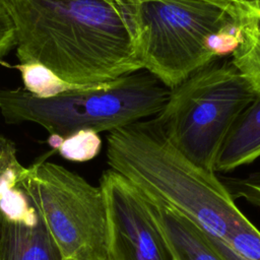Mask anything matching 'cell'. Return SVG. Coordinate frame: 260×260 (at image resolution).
<instances>
[{"instance_id":"obj_1","label":"cell","mask_w":260,"mask_h":260,"mask_svg":"<svg viewBox=\"0 0 260 260\" xmlns=\"http://www.w3.org/2000/svg\"><path fill=\"white\" fill-rule=\"evenodd\" d=\"M20 63L95 85L142 70L123 0H5Z\"/></svg>"},{"instance_id":"obj_2","label":"cell","mask_w":260,"mask_h":260,"mask_svg":"<svg viewBox=\"0 0 260 260\" xmlns=\"http://www.w3.org/2000/svg\"><path fill=\"white\" fill-rule=\"evenodd\" d=\"M107 160L147 200L183 214L221 242L248 219L215 173L182 154L153 117L110 131Z\"/></svg>"},{"instance_id":"obj_3","label":"cell","mask_w":260,"mask_h":260,"mask_svg":"<svg viewBox=\"0 0 260 260\" xmlns=\"http://www.w3.org/2000/svg\"><path fill=\"white\" fill-rule=\"evenodd\" d=\"M171 89L146 70L109 82L49 99L24 87L0 90V111L6 123L32 122L51 136L65 138L89 129L113 131L154 117L166 105Z\"/></svg>"},{"instance_id":"obj_4","label":"cell","mask_w":260,"mask_h":260,"mask_svg":"<svg viewBox=\"0 0 260 260\" xmlns=\"http://www.w3.org/2000/svg\"><path fill=\"white\" fill-rule=\"evenodd\" d=\"M218 59L172 88L162 110L153 117L182 154L214 173L231 126L256 95L232 61Z\"/></svg>"},{"instance_id":"obj_5","label":"cell","mask_w":260,"mask_h":260,"mask_svg":"<svg viewBox=\"0 0 260 260\" xmlns=\"http://www.w3.org/2000/svg\"><path fill=\"white\" fill-rule=\"evenodd\" d=\"M142 69L172 89L214 60L206 38L236 17L204 0H123Z\"/></svg>"},{"instance_id":"obj_6","label":"cell","mask_w":260,"mask_h":260,"mask_svg":"<svg viewBox=\"0 0 260 260\" xmlns=\"http://www.w3.org/2000/svg\"><path fill=\"white\" fill-rule=\"evenodd\" d=\"M62 260H107L108 222L101 187L62 166L40 160L18 184Z\"/></svg>"},{"instance_id":"obj_7","label":"cell","mask_w":260,"mask_h":260,"mask_svg":"<svg viewBox=\"0 0 260 260\" xmlns=\"http://www.w3.org/2000/svg\"><path fill=\"white\" fill-rule=\"evenodd\" d=\"M107 222V260H173L150 202L123 176L103 173Z\"/></svg>"},{"instance_id":"obj_8","label":"cell","mask_w":260,"mask_h":260,"mask_svg":"<svg viewBox=\"0 0 260 260\" xmlns=\"http://www.w3.org/2000/svg\"><path fill=\"white\" fill-rule=\"evenodd\" d=\"M149 202L173 260H226L211 237L192 220L169 207Z\"/></svg>"},{"instance_id":"obj_9","label":"cell","mask_w":260,"mask_h":260,"mask_svg":"<svg viewBox=\"0 0 260 260\" xmlns=\"http://www.w3.org/2000/svg\"><path fill=\"white\" fill-rule=\"evenodd\" d=\"M260 157V93L240 113L218 152L215 172H231Z\"/></svg>"},{"instance_id":"obj_10","label":"cell","mask_w":260,"mask_h":260,"mask_svg":"<svg viewBox=\"0 0 260 260\" xmlns=\"http://www.w3.org/2000/svg\"><path fill=\"white\" fill-rule=\"evenodd\" d=\"M236 18L243 39L231 61L253 90L260 93V0H240Z\"/></svg>"},{"instance_id":"obj_11","label":"cell","mask_w":260,"mask_h":260,"mask_svg":"<svg viewBox=\"0 0 260 260\" xmlns=\"http://www.w3.org/2000/svg\"><path fill=\"white\" fill-rule=\"evenodd\" d=\"M1 247L2 260H62L59 250L41 222L26 226L7 222L2 217Z\"/></svg>"},{"instance_id":"obj_12","label":"cell","mask_w":260,"mask_h":260,"mask_svg":"<svg viewBox=\"0 0 260 260\" xmlns=\"http://www.w3.org/2000/svg\"><path fill=\"white\" fill-rule=\"evenodd\" d=\"M15 68L20 72L24 88L32 95L40 99L54 98L93 86L66 82L51 69L40 63H19Z\"/></svg>"},{"instance_id":"obj_13","label":"cell","mask_w":260,"mask_h":260,"mask_svg":"<svg viewBox=\"0 0 260 260\" xmlns=\"http://www.w3.org/2000/svg\"><path fill=\"white\" fill-rule=\"evenodd\" d=\"M49 143L58 149L62 157L76 162L94 158L102 148V139L99 133L89 129L76 131L63 139L51 136Z\"/></svg>"},{"instance_id":"obj_14","label":"cell","mask_w":260,"mask_h":260,"mask_svg":"<svg viewBox=\"0 0 260 260\" xmlns=\"http://www.w3.org/2000/svg\"><path fill=\"white\" fill-rule=\"evenodd\" d=\"M0 214L10 223L35 226L40 222L29 199L18 186L9 189L0 197Z\"/></svg>"},{"instance_id":"obj_15","label":"cell","mask_w":260,"mask_h":260,"mask_svg":"<svg viewBox=\"0 0 260 260\" xmlns=\"http://www.w3.org/2000/svg\"><path fill=\"white\" fill-rule=\"evenodd\" d=\"M242 28L237 18L229 21L209 35L205 40V48L214 59L232 55L242 43Z\"/></svg>"},{"instance_id":"obj_16","label":"cell","mask_w":260,"mask_h":260,"mask_svg":"<svg viewBox=\"0 0 260 260\" xmlns=\"http://www.w3.org/2000/svg\"><path fill=\"white\" fill-rule=\"evenodd\" d=\"M224 243L249 260H260V232L249 219L234 230Z\"/></svg>"},{"instance_id":"obj_17","label":"cell","mask_w":260,"mask_h":260,"mask_svg":"<svg viewBox=\"0 0 260 260\" xmlns=\"http://www.w3.org/2000/svg\"><path fill=\"white\" fill-rule=\"evenodd\" d=\"M230 192L235 197H241L260 207V172L252 173L245 178L233 180Z\"/></svg>"},{"instance_id":"obj_18","label":"cell","mask_w":260,"mask_h":260,"mask_svg":"<svg viewBox=\"0 0 260 260\" xmlns=\"http://www.w3.org/2000/svg\"><path fill=\"white\" fill-rule=\"evenodd\" d=\"M15 45L14 27L4 6L0 5V60Z\"/></svg>"},{"instance_id":"obj_19","label":"cell","mask_w":260,"mask_h":260,"mask_svg":"<svg viewBox=\"0 0 260 260\" xmlns=\"http://www.w3.org/2000/svg\"><path fill=\"white\" fill-rule=\"evenodd\" d=\"M212 241L214 243V245L216 246V248L219 250V252L224 256V258L226 260H249L245 257H243L242 255H240L239 253H237L235 250H233L229 245H226L224 242H221L215 238H212Z\"/></svg>"},{"instance_id":"obj_20","label":"cell","mask_w":260,"mask_h":260,"mask_svg":"<svg viewBox=\"0 0 260 260\" xmlns=\"http://www.w3.org/2000/svg\"><path fill=\"white\" fill-rule=\"evenodd\" d=\"M211 3H214L218 6H221L222 8L226 9L229 12H231L236 17V11H237V4L240 0H204Z\"/></svg>"},{"instance_id":"obj_21","label":"cell","mask_w":260,"mask_h":260,"mask_svg":"<svg viewBox=\"0 0 260 260\" xmlns=\"http://www.w3.org/2000/svg\"><path fill=\"white\" fill-rule=\"evenodd\" d=\"M1 233H2V216L0 215V260H2V247H1Z\"/></svg>"},{"instance_id":"obj_22","label":"cell","mask_w":260,"mask_h":260,"mask_svg":"<svg viewBox=\"0 0 260 260\" xmlns=\"http://www.w3.org/2000/svg\"><path fill=\"white\" fill-rule=\"evenodd\" d=\"M4 2H5V0H0V5L4 6Z\"/></svg>"}]
</instances>
